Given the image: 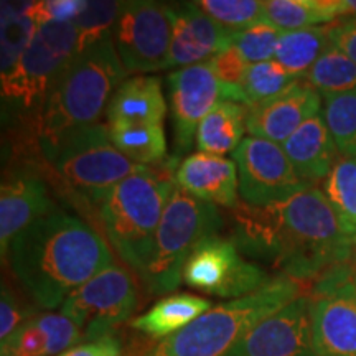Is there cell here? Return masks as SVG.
Wrapping results in <instances>:
<instances>
[{"label": "cell", "mask_w": 356, "mask_h": 356, "mask_svg": "<svg viewBox=\"0 0 356 356\" xmlns=\"http://www.w3.org/2000/svg\"><path fill=\"white\" fill-rule=\"evenodd\" d=\"M121 7L122 2H86L84 10L73 22L78 32V51L113 38Z\"/></svg>", "instance_id": "obj_33"}, {"label": "cell", "mask_w": 356, "mask_h": 356, "mask_svg": "<svg viewBox=\"0 0 356 356\" xmlns=\"http://www.w3.org/2000/svg\"><path fill=\"white\" fill-rule=\"evenodd\" d=\"M114 145L129 160L142 167L160 165L167 157V137L163 126H108Z\"/></svg>", "instance_id": "obj_27"}, {"label": "cell", "mask_w": 356, "mask_h": 356, "mask_svg": "<svg viewBox=\"0 0 356 356\" xmlns=\"http://www.w3.org/2000/svg\"><path fill=\"white\" fill-rule=\"evenodd\" d=\"M248 108L233 101H220L200 122L195 144L200 152L225 155L234 152L244 140Z\"/></svg>", "instance_id": "obj_24"}, {"label": "cell", "mask_w": 356, "mask_h": 356, "mask_svg": "<svg viewBox=\"0 0 356 356\" xmlns=\"http://www.w3.org/2000/svg\"><path fill=\"white\" fill-rule=\"evenodd\" d=\"M282 33V30L269 22H259L246 30L233 33V47L249 65L270 61L274 60L275 48Z\"/></svg>", "instance_id": "obj_35"}, {"label": "cell", "mask_w": 356, "mask_h": 356, "mask_svg": "<svg viewBox=\"0 0 356 356\" xmlns=\"http://www.w3.org/2000/svg\"><path fill=\"white\" fill-rule=\"evenodd\" d=\"M84 0H43L29 2L26 13L38 26L43 24H73L84 10Z\"/></svg>", "instance_id": "obj_37"}, {"label": "cell", "mask_w": 356, "mask_h": 356, "mask_svg": "<svg viewBox=\"0 0 356 356\" xmlns=\"http://www.w3.org/2000/svg\"><path fill=\"white\" fill-rule=\"evenodd\" d=\"M58 356H124V348L115 337H106L96 341L79 343Z\"/></svg>", "instance_id": "obj_40"}, {"label": "cell", "mask_w": 356, "mask_h": 356, "mask_svg": "<svg viewBox=\"0 0 356 356\" xmlns=\"http://www.w3.org/2000/svg\"><path fill=\"white\" fill-rule=\"evenodd\" d=\"M299 79V76L292 74L291 71H287L274 60L249 65L241 84L244 106L252 108L261 102L273 99V97L282 95Z\"/></svg>", "instance_id": "obj_29"}, {"label": "cell", "mask_w": 356, "mask_h": 356, "mask_svg": "<svg viewBox=\"0 0 356 356\" xmlns=\"http://www.w3.org/2000/svg\"><path fill=\"white\" fill-rule=\"evenodd\" d=\"M322 102L317 89L300 78L282 95L248 108L246 129L252 137L282 145L302 124L320 114Z\"/></svg>", "instance_id": "obj_17"}, {"label": "cell", "mask_w": 356, "mask_h": 356, "mask_svg": "<svg viewBox=\"0 0 356 356\" xmlns=\"http://www.w3.org/2000/svg\"><path fill=\"white\" fill-rule=\"evenodd\" d=\"M208 310H211V302L208 299L193 293H173L163 297L152 309L134 318L131 327L136 332L160 341L184 330Z\"/></svg>", "instance_id": "obj_23"}, {"label": "cell", "mask_w": 356, "mask_h": 356, "mask_svg": "<svg viewBox=\"0 0 356 356\" xmlns=\"http://www.w3.org/2000/svg\"><path fill=\"white\" fill-rule=\"evenodd\" d=\"M355 248H356V236H355Z\"/></svg>", "instance_id": "obj_43"}, {"label": "cell", "mask_w": 356, "mask_h": 356, "mask_svg": "<svg viewBox=\"0 0 356 356\" xmlns=\"http://www.w3.org/2000/svg\"><path fill=\"white\" fill-rule=\"evenodd\" d=\"M48 163L66 191L97 207L115 185L144 168L114 145L109 127L99 122L66 137Z\"/></svg>", "instance_id": "obj_7"}, {"label": "cell", "mask_w": 356, "mask_h": 356, "mask_svg": "<svg viewBox=\"0 0 356 356\" xmlns=\"http://www.w3.org/2000/svg\"><path fill=\"white\" fill-rule=\"evenodd\" d=\"M6 257L17 280L43 309L61 307L76 289L113 264L106 239L61 210L17 234Z\"/></svg>", "instance_id": "obj_2"}, {"label": "cell", "mask_w": 356, "mask_h": 356, "mask_svg": "<svg viewBox=\"0 0 356 356\" xmlns=\"http://www.w3.org/2000/svg\"><path fill=\"white\" fill-rule=\"evenodd\" d=\"M113 43L127 74L167 70L172 20L167 3L152 0L122 2Z\"/></svg>", "instance_id": "obj_10"}, {"label": "cell", "mask_w": 356, "mask_h": 356, "mask_svg": "<svg viewBox=\"0 0 356 356\" xmlns=\"http://www.w3.org/2000/svg\"><path fill=\"white\" fill-rule=\"evenodd\" d=\"M26 3L2 2V74H7L24 55L38 25L26 13Z\"/></svg>", "instance_id": "obj_31"}, {"label": "cell", "mask_w": 356, "mask_h": 356, "mask_svg": "<svg viewBox=\"0 0 356 356\" xmlns=\"http://www.w3.org/2000/svg\"><path fill=\"white\" fill-rule=\"evenodd\" d=\"M221 228L222 218L215 204L191 197L175 185L139 273L147 291L162 296L178 289L193 249Z\"/></svg>", "instance_id": "obj_6"}, {"label": "cell", "mask_w": 356, "mask_h": 356, "mask_svg": "<svg viewBox=\"0 0 356 356\" xmlns=\"http://www.w3.org/2000/svg\"><path fill=\"white\" fill-rule=\"evenodd\" d=\"M165 114L167 101L162 81L152 74H137L124 79L106 109L109 126H163Z\"/></svg>", "instance_id": "obj_21"}, {"label": "cell", "mask_w": 356, "mask_h": 356, "mask_svg": "<svg viewBox=\"0 0 356 356\" xmlns=\"http://www.w3.org/2000/svg\"><path fill=\"white\" fill-rule=\"evenodd\" d=\"M198 8L229 32H241L249 26L267 22L264 3L257 0H200Z\"/></svg>", "instance_id": "obj_34"}, {"label": "cell", "mask_w": 356, "mask_h": 356, "mask_svg": "<svg viewBox=\"0 0 356 356\" xmlns=\"http://www.w3.org/2000/svg\"><path fill=\"white\" fill-rule=\"evenodd\" d=\"M296 172L309 184L327 178L338 154L322 113L314 115L282 144Z\"/></svg>", "instance_id": "obj_22"}, {"label": "cell", "mask_w": 356, "mask_h": 356, "mask_svg": "<svg viewBox=\"0 0 356 356\" xmlns=\"http://www.w3.org/2000/svg\"><path fill=\"white\" fill-rule=\"evenodd\" d=\"M231 241L241 254L297 282L318 279L348 262L355 251V234L314 185L267 207L239 204L233 210Z\"/></svg>", "instance_id": "obj_1"}, {"label": "cell", "mask_w": 356, "mask_h": 356, "mask_svg": "<svg viewBox=\"0 0 356 356\" xmlns=\"http://www.w3.org/2000/svg\"><path fill=\"white\" fill-rule=\"evenodd\" d=\"M76 55L78 32L73 24L40 25L17 65L2 74L3 101L24 109L33 108L37 113Z\"/></svg>", "instance_id": "obj_8"}, {"label": "cell", "mask_w": 356, "mask_h": 356, "mask_svg": "<svg viewBox=\"0 0 356 356\" xmlns=\"http://www.w3.org/2000/svg\"><path fill=\"white\" fill-rule=\"evenodd\" d=\"M233 160L238 167L239 195L251 207L284 202L312 186L299 177L282 145L275 142L246 137L233 152Z\"/></svg>", "instance_id": "obj_12"}, {"label": "cell", "mask_w": 356, "mask_h": 356, "mask_svg": "<svg viewBox=\"0 0 356 356\" xmlns=\"http://www.w3.org/2000/svg\"><path fill=\"white\" fill-rule=\"evenodd\" d=\"M323 121L335 140L338 154L356 157V89L323 95Z\"/></svg>", "instance_id": "obj_30"}, {"label": "cell", "mask_w": 356, "mask_h": 356, "mask_svg": "<svg viewBox=\"0 0 356 356\" xmlns=\"http://www.w3.org/2000/svg\"><path fill=\"white\" fill-rule=\"evenodd\" d=\"M126 76L113 38L78 51L33 114V134L47 162L66 137L97 124Z\"/></svg>", "instance_id": "obj_3"}, {"label": "cell", "mask_w": 356, "mask_h": 356, "mask_svg": "<svg viewBox=\"0 0 356 356\" xmlns=\"http://www.w3.org/2000/svg\"><path fill=\"white\" fill-rule=\"evenodd\" d=\"M170 115L175 159L193 145L200 122L220 101H226V88L210 61L173 70L168 74Z\"/></svg>", "instance_id": "obj_13"}, {"label": "cell", "mask_w": 356, "mask_h": 356, "mask_svg": "<svg viewBox=\"0 0 356 356\" xmlns=\"http://www.w3.org/2000/svg\"><path fill=\"white\" fill-rule=\"evenodd\" d=\"M56 207L43 178L19 172L2 181L0 188V249L7 256L17 234L40 218L50 215Z\"/></svg>", "instance_id": "obj_18"}, {"label": "cell", "mask_w": 356, "mask_h": 356, "mask_svg": "<svg viewBox=\"0 0 356 356\" xmlns=\"http://www.w3.org/2000/svg\"><path fill=\"white\" fill-rule=\"evenodd\" d=\"M178 160L144 167L115 185L99 204V221L118 256L140 273L173 188Z\"/></svg>", "instance_id": "obj_4"}, {"label": "cell", "mask_w": 356, "mask_h": 356, "mask_svg": "<svg viewBox=\"0 0 356 356\" xmlns=\"http://www.w3.org/2000/svg\"><path fill=\"white\" fill-rule=\"evenodd\" d=\"M210 63L215 70L216 76L226 88V101L239 102L244 104V97L241 91V84L244 73H246L249 63L239 55L234 47L228 48L226 51L220 53L215 58H211Z\"/></svg>", "instance_id": "obj_36"}, {"label": "cell", "mask_w": 356, "mask_h": 356, "mask_svg": "<svg viewBox=\"0 0 356 356\" xmlns=\"http://www.w3.org/2000/svg\"><path fill=\"white\" fill-rule=\"evenodd\" d=\"M139 305L137 282L121 264H113L76 289L61 305V314L78 325L83 341L115 337Z\"/></svg>", "instance_id": "obj_9"}, {"label": "cell", "mask_w": 356, "mask_h": 356, "mask_svg": "<svg viewBox=\"0 0 356 356\" xmlns=\"http://www.w3.org/2000/svg\"><path fill=\"white\" fill-rule=\"evenodd\" d=\"M32 310L22 304L10 286H2V299H0V341L7 340L15 333L26 320L32 318Z\"/></svg>", "instance_id": "obj_38"}, {"label": "cell", "mask_w": 356, "mask_h": 356, "mask_svg": "<svg viewBox=\"0 0 356 356\" xmlns=\"http://www.w3.org/2000/svg\"><path fill=\"white\" fill-rule=\"evenodd\" d=\"M338 6H340V19L356 17V0H338Z\"/></svg>", "instance_id": "obj_41"}, {"label": "cell", "mask_w": 356, "mask_h": 356, "mask_svg": "<svg viewBox=\"0 0 356 356\" xmlns=\"http://www.w3.org/2000/svg\"><path fill=\"white\" fill-rule=\"evenodd\" d=\"M266 20L282 32L314 29L340 20L338 0H266Z\"/></svg>", "instance_id": "obj_25"}, {"label": "cell", "mask_w": 356, "mask_h": 356, "mask_svg": "<svg viewBox=\"0 0 356 356\" xmlns=\"http://www.w3.org/2000/svg\"><path fill=\"white\" fill-rule=\"evenodd\" d=\"M323 193L341 222L356 236V157H343L325 178Z\"/></svg>", "instance_id": "obj_32"}, {"label": "cell", "mask_w": 356, "mask_h": 356, "mask_svg": "<svg viewBox=\"0 0 356 356\" xmlns=\"http://www.w3.org/2000/svg\"><path fill=\"white\" fill-rule=\"evenodd\" d=\"M330 47L327 26L284 32L275 48L274 61L296 76L304 78L307 71Z\"/></svg>", "instance_id": "obj_26"}, {"label": "cell", "mask_w": 356, "mask_h": 356, "mask_svg": "<svg viewBox=\"0 0 356 356\" xmlns=\"http://www.w3.org/2000/svg\"><path fill=\"white\" fill-rule=\"evenodd\" d=\"M332 47L343 51L356 63V17H345L327 26Z\"/></svg>", "instance_id": "obj_39"}, {"label": "cell", "mask_w": 356, "mask_h": 356, "mask_svg": "<svg viewBox=\"0 0 356 356\" xmlns=\"http://www.w3.org/2000/svg\"><path fill=\"white\" fill-rule=\"evenodd\" d=\"M175 184L191 197L225 208L239 207V178L234 160L204 152L191 154L178 163Z\"/></svg>", "instance_id": "obj_19"}, {"label": "cell", "mask_w": 356, "mask_h": 356, "mask_svg": "<svg viewBox=\"0 0 356 356\" xmlns=\"http://www.w3.org/2000/svg\"><path fill=\"white\" fill-rule=\"evenodd\" d=\"M83 341V333L63 314H35L2 341L0 356H58Z\"/></svg>", "instance_id": "obj_20"}, {"label": "cell", "mask_w": 356, "mask_h": 356, "mask_svg": "<svg viewBox=\"0 0 356 356\" xmlns=\"http://www.w3.org/2000/svg\"><path fill=\"white\" fill-rule=\"evenodd\" d=\"M297 297H300L297 280L274 275L256 292L213 307L184 330L136 356H226L248 332Z\"/></svg>", "instance_id": "obj_5"}, {"label": "cell", "mask_w": 356, "mask_h": 356, "mask_svg": "<svg viewBox=\"0 0 356 356\" xmlns=\"http://www.w3.org/2000/svg\"><path fill=\"white\" fill-rule=\"evenodd\" d=\"M226 356H317L309 297H297L262 320Z\"/></svg>", "instance_id": "obj_14"}, {"label": "cell", "mask_w": 356, "mask_h": 356, "mask_svg": "<svg viewBox=\"0 0 356 356\" xmlns=\"http://www.w3.org/2000/svg\"><path fill=\"white\" fill-rule=\"evenodd\" d=\"M351 262H353V261H351ZM355 266V264H353ZM355 269H356V267H355ZM353 284H355V291H356V273H355V279H353Z\"/></svg>", "instance_id": "obj_42"}, {"label": "cell", "mask_w": 356, "mask_h": 356, "mask_svg": "<svg viewBox=\"0 0 356 356\" xmlns=\"http://www.w3.org/2000/svg\"><path fill=\"white\" fill-rule=\"evenodd\" d=\"M317 356H356V291L353 280L315 287L310 297Z\"/></svg>", "instance_id": "obj_15"}, {"label": "cell", "mask_w": 356, "mask_h": 356, "mask_svg": "<svg viewBox=\"0 0 356 356\" xmlns=\"http://www.w3.org/2000/svg\"><path fill=\"white\" fill-rule=\"evenodd\" d=\"M168 12L172 43L167 70L204 63L233 47V32L216 24L195 2L168 6Z\"/></svg>", "instance_id": "obj_16"}, {"label": "cell", "mask_w": 356, "mask_h": 356, "mask_svg": "<svg viewBox=\"0 0 356 356\" xmlns=\"http://www.w3.org/2000/svg\"><path fill=\"white\" fill-rule=\"evenodd\" d=\"M273 277L261 266L243 259L231 238L218 234L193 249L184 269L188 287L231 300L256 292Z\"/></svg>", "instance_id": "obj_11"}, {"label": "cell", "mask_w": 356, "mask_h": 356, "mask_svg": "<svg viewBox=\"0 0 356 356\" xmlns=\"http://www.w3.org/2000/svg\"><path fill=\"white\" fill-rule=\"evenodd\" d=\"M320 95H340L356 89V63L343 51L330 47L304 74Z\"/></svg>", "instance_id": "obj_28"}]
</instances>
